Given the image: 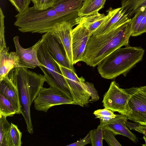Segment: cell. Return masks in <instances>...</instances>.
<instances>
[{
	"label": "cell",
	"instance_id": "obj_11",
	"mask_svg": "<svg viewBox=\"0 0 146 146\" xmlns=\"http://www.w3.org/2000/svg\"><path fill=\"white\" fill-rule=\"evenodd\" d=\"M106 12L108 18L92 35H100L108 33L131 20L121 7L116 9L110 8Z\"/></svg>",
	"mask_w": 146,
	"mask_h": 146
},
{
	"label": "cell",
	"instance_id": "obj_18",
	"mask_svg": "<svg viewBox=\"0 0 146 146\" xmlns=\"http://www.w3.org/2000/svg\"><path fill=\"white\" fill-rule=\"evenodd\" d=\"M106 0H84L83 5L79 11L78 15L84 16L98 14L104 7Z\"/></svg>",
	"mask_w": 146,
	"mask_h": 146
},
{
	"label": "cell",
	"instance_id": "obj_9",
	"mask_svg": "<svg viewBox=\"0 0 146 146\" xmlns=\"http://www.w3.org/2000/svg\"><path fill=\"white\" fill-rule=\"evenodd\" d=\"M47 34V33H44L35 44L27 48H24L21 46L19 42V36H15L14 37L13 41L16 52L24 68L33 69L37 66H44L38 59L37 51L44 41Z\"/></svg>",
	"mask_w": 146,
	"mask_h": 146
},
{
	"label": "cell",
	"instance_id": "obj_8",
	"mask_svg": "<svg viewBox=\"0 0 146 146\" xmlns=\"http://www.w3.org/2000/svg\"><path fill=\"white\" fill-rule=\"evenodd\" d=\"M35 109L46 112L52 107L65 104L77 105L72 100L68 98L56 89L51 86L42 87L34 101Z\"/></svg>",
	"mask_w": 146,
	"mask_h": 146
},
{
	"label": "cell",
	"instance_id": "obj_21",
	"mask_svg": "<svg viewBox=\"0 0 146 146\" xmlns=\"http://www.w3.org/2000/svg\"><path fill=\"white\" fill-rule=\"evenodd\" d=\"M22 133L16 125L11 123L8 146H21Z\"/></svg>",
	"mask_w": 146,
	"mask_h": 146
},
{
	"label": "cell",
	"instance_id": "obj_7",
	"mask_svg": "<svg viewBox=\"0 0 146 146\" xmlns=\"http://www.w3.org/2000/svg\"><path fill=\"white\" fill-rule=\"evenodd\" d=\"M129 94L124 89L120 88L115 81H112L109 88L104 96L103 106L113 111L126 116Z\"/></svg>",
	"mask_w": 146,
	"mask_h": 146
},
{
	"label": "cell",
	"instance_id": "obj_24",
	"mask_svg": "<svg viewBox=\"0 0 146 146\" xmlns=\"http://www.w3.org/2000/svg\"><path fill=\"white\" fill-rule=\"evenodd\" d=\"M146 14V8H143L136 13L131 19V36H134L141 21Z\"/></svg>",
	"mask_w": 146,
	"mask_h": 146
},
{
	"label": "cell",
	"instance_id": "obj_19",
	"mask_svg": "<svg viewBox=\"0 0 146 146\" xmlns=\"http://www.w3.org/2000/svg\"><path fill=\"white\" fill-rule=\"evenodd\" d=\"M121 7L129 19L141 9L146 8V0H121Z\"/></svg>",
	"mask_w": 146,
	"mask_h": 146
},
{
	"label": "cell",
	"instance_id": "obj_34",
	"mask_svg": "<svg viewBox=\"0 0 146 146\" xmlns=\"http://www.w3.org/2000/svg\"><path fill=\"white\" fill-rule=\"evenodd\" d=\"M139 87L142 90L146 91V85L143 86H140Z\"/></svg>",
	"mask_w": 146,
	"mask_h": 146
},
{
	"label": "cell",
	"instance_id": "obj_20",
	"mask_svg": "<svg viewBox=\"0 0 146 146\" xmlns=\"http://www.w3.org/2000/svg\"><path fill=\"white\" fill-rule=\"evenodd\" d=\"M11 126L7 117L0 115V146H8Z\"/></svg>",
	"mask_w": 146,
	"mask_h": 146
},
{
	"label": "cell",
	"instance_id": "obj_17",
	"mask_svg": "<svg viewBox=\"0 0 146 146\" xmlns=\"http://www.w3.org/2000/svg\"><path fill=\"white\" fill-rule=\"evenodd\" d=\"M108 15L98 14L79 16L76 20V25L80 24L85 27L92 35L108 18Z\"/></svg>",
	"mask_w": 146,
	"mask_h": 146
},
{
	"label": "cell",
	"instance_id": "obj_28",
	"mask_svg": "<svg viewBox=\"0 0 146 146\" xmlns=\"http://www.w3.org/2000/svg\"><path fill=\"white\" fill-rule=\"evenodd\" d=\"M126 124L130 129H134L145 135L143 137L145 144L142 145L146 146V123L135 122V123H132L127 121Z\"/></svg>",
	"mask_w": 146,
	"mask_h": 146
},
{
	"label": "cell",
	"instance_id": "obj_1",
	"mask_svg": "<svg viewBox=\"0 0 146 146\" xmlns=\"http://www.w3.org/2000/svg\"><path fill=\"white\" fill-rule=\"evenodd\" d=\"M131 34V21L108 33L92 35L88 40L81 61L90 66H96L114 51L128 46Z\"/></svg>",
	"mask_w": 146,
	"mask_h": 146
},
{
	"label": "cell",
	"instance_id": "obj_23",
	"mask_svg": "<svg viewBox=\"0 0 146 146\" xmlns=\"http://www.w3.org/2000/svg\"><path fill=\"white\" fill-rule=\"evenodd\" d=\"M103 127L102 124L100 122L96 129L91 130L89 132L92 146L103 145Z\"/></svg>",
	"mask_w": 146,
	"mask_h": 146
},
{
	"label": "cell",
	"instance_id": "obj_12",
	"mask_svg": "<svg viewBox=\"0 0 146 146\" xmlns=\"http://www.w3.org/2000/svg\"><path fill=\"white\" fill-rule=\"evenodd\" d=\"M73 26L64 21L57 24L50 31L62 46L70 64L73 66L72 32Z\"/></svg>",
	"mask_w": 146,
	"mask_h": 146
},
{
	"label": "cell",
	"instance_id": "obj_15",
	"mask_svg": "<svg viewBox=\"0 0 146 146\" xmlns=\"http://www.w3.org/2000/svg\"><path fill=\"white\" fill-rule=\"evenodd\" d=\"M116 116L106 122L100 121L103 127L111 131L115 135H120L125 136L136 143L138 139L136 136L129 130L126 126L127 121L126 116L116 114Z\"/></svg>",
	"mask_w": 146,
	"mask_h": 146
},
{
	"label": "cell",
	"instance_id": "obj_25",
	"mask_svg": "<svg viewBox=\"0 0 146 146\" xmlns=\"http://www.w3.org/2000/svg\"><path fill=\"white\" fill-rule=\"evenodd\" d=\"M94 115L103 122H106L112 119L115 118L117 116L113 112L106 108L99 109L95 111L93 113Z\"/></svg>",
	"mask_w": 146,
	"mask_h": 146
},
{
	"label": "cell",
	"instance_id": "obj_4",
	"mask_svg": "<svg viewBox=\"0 0 146 146\" xmlns=\"http://www.w3.org/2000/svg\"><path fill=\"white\" fill-rule=\"evenodd\" d=\"M37 55L39 60L44 65L39 67L46 77V82L50 86L56 89L67 98L72 100L65 78L44 41L38 50Z\"/></svg>",
	"mask_w": 146,
	"mask_h": 146
},
{
	"label": "cell",
	"instance_id": "obj_2",
	"mask_svg": "<svg viewBox=\"0 0 146 146\" xmlns=\"http://www.w3.org/2000/svg\"><path fill=\"white\" fill-rule=\"evenodd\" d=\"M15 76L21 106V114L27 125V131L33 132L31 115V106L44 84L46 81L44 75L37 73L26 68H13Z\"/></svg>",
	"mask_w": 146,
	"mask_h": 146
},
{
	"label": "cell",
	"instance_id": "obj_13",
	"mask_svg": "<svg viewBox=\"0 0 146 146\" xmlns=\"http://www.w3.org/2000/svg\"><path fill=\"white\" fill-rule=\"evenodd\" d=\"M73 64L81 61L88 40L92 35L82 25L79 24L72 32Z\"/></svg>",
	"mask_w": 146,
	"mask_h": 146
},
{
	"label": "cell",
	"instance_id": "obj_6",
	"mask_svg": "<svg viewBox=\"0 0 146 146\" xmlns=\"http://www.w3.org/2000/svg\"><path fill=\"white\" fill-rule=\"evenodd\" d=\"M124 90L129 96L126 115L128 119L146 123V91L135 87Z\"/></svg>",
	"mask_w": 146,
	"mask_h": 146
},
{
	"label": "cell",
	"instance_id": "obj_3",
	"mask_svg": "<svg viewBox=\"0 0 146 146\" xmlns=\"http://www.w3.org/2000/svg\"><path fill=\"white\" fill-rule=\"evenodd\" d=\"M144 52V50L140 47L119 48L98 64V72L102 77L108 79H114L121 75L125 76L142 60Z\"/></svg>",
	"mask_w": 146,
	"mask_h": 146
},
{
	"label": "cell",
	"instance_id": "obj_30",
	"mask_svg": "<svg viewBox=\"0 0 146 146\" xmlns=\"http://www.w3.org/2000/svg\"><path fill=\"white\" fill-rule=\"evenodd\" d=\"M4 15L2 10L0 8V50L6 47V43L5 38V29L4 24Z\"/></svg>",
	"mask_w": 146,
	"mask_h": 146
},
{
	"label": "cell",
	"instance_id": "obj_14",
	"mask_svg": "<svg viewBox=\"0 0 146 146\" xmlns=\"http://www.w3.org/2000/svg\"><path fill=\"white\" fill-rule=\"evenodd\" d=\"M44 42L55 61L61 66L74 70L69 62L63 48L51 31L47 32Z\"/></svg>",
	"mask_w": 146,
	"mask_h": 146
},
{
	"label": "cell",
	"instance_id": "obj_10",
	"mask_svg": "<svg viewBox=\"0 0 146 146\" xmlns=\"http://www.w3.org/2000/svg\"><path fill=\"white\" fill-rule=\"evenodd\" d=\"M0 94L10 102L17 114H21L17 82L13 69L4 77L0 79Z\"/></svg>",
	"mask_w": 146,
	"mask_h": 146
},
{
	"label": "cell",
	"instance_id": "obj_22",
	"mask_svg": "<svg viewBox=\"0 0 146 146\" xmlns=\"http://www.w3.org/2000/svg\"><path fill=\"white\" fill-rule=\"evenodd\" d=\"M15 114H17L12 104L0 94V115L7 117Z\"/></svg>",
	"mask_w": 146,
	"mask_h": 146
},
{
	"label": "cell",
	"instance_id": "obj_29",
	"mask_svg": "<svg viewBox=\"0 0 146 146\" xmlns=\"http://www.w3.org/2000/svg\"><path fill=\"white\" fill-rule=\"evenodd\" d=\"M19 13H21L29 7L31 0H9Z\"/></svg>",
	"mask_w": 146,
	"mask_h": 146
},
{
	"label": "cell",
	"instance_id": "obj_32",
	"mask_svg": "<svg viewBox=\"0 0 146 146\" xmlns=\"http://www.w3.org/2000/svg\"><path fill=\"white\" fill-rule=\"evenodd\" d=\"M88 144H91L90 135L89 133L82 139L67 145V146H83Z\"/></svg>",
	"mask_w": 146,
	"mask_h": 146
},
{
	"label": "cell",
	"instance_id": "obj_31",
	"mask_svg": "<svg viewBox=\"0 0 146 146\" xmlns=\"http://www.w3.org/2000/svg\"><path fill=\"white\" fill-rule=\"evenodd\" d=\"M87 87V90L89 92L91 98L90 101L96 102L99 100L100 98L98 91L95 88L93 84L88 82H85Z\"/></svg>",
	"mask_w": 146,
	"mask_h": 146
},
{
	"label": "cell",
	"instance_id": "obj_16",
	"mask_svg": "<svg viewBox=\"0 0 146 146\" xmlns=\"http://www.w3.org/2000/svg\"><path fill=\"white\" fill-rule=\"evenodd\" d=\"M8 47L0 50V79L12 69L24 68L16 52H9Z\"/></svg>",
	"mask_w": 146,
	"mask_h": 146
},
{
	"label": "cell",
	"instance_id": "obj_33",
	"mask_svg": "<svg viewBox=\"0 0 146 146\" xmlns=\"http://www.w3.org/2000/svg\"><path fill=\"white\" fill-rule=\"evenodd\" d=\"M146 33V14L143 18L134 36L140 35Z\"/></svg>",
	"mask_w": 146,
	"mask_h": 146
},
{
	"label": "cell",
	"instance_id": "obj_5",
	"mask_svg": "<svg viewBox=\"0 0 146 146\" xmlns=\"http://www.w3.org/2000/svg\"><path fill=\"white\" fill-rule=\"evenodd\" d=\"M56 62L68 85L72 100L81 107L88 106L91 102V97L84 78L82 76L79 77L74 70L64 67Z\"/></svg>",
	"mask_w": 146,
	"mask_h": 146
},
{
	"label": "cell",
	"instance_id": "obj_27",
	"mask_svg": "<svg viewBox=\"0 0 146 146\" xmlns=\"http://www.w3.org/2000/svg\"><path fill=\"white\" fill-rule=\"evenodd\" d=\"M103 138L109 146H121L115 137V135L110 130L103 128Z\"/></svg>",
	"mask_w": 146,
	"mask_h": 146
},
{
	"label": "cell",
	"instance_id": "obj_26",
	"mask_svg": "<svg viewBox=\"0 0 146 146\" xmlns=\"http://www.w3.org/2000/svg\"><path fill=\"white\" fill-rule=\"evenodd\" d=\"M56 0H31L33 4V7L36 10L42 11L52 7Z\"/></svg>",
	"mask_w": 146,
	"mask_h": 146
}]
</instances>
